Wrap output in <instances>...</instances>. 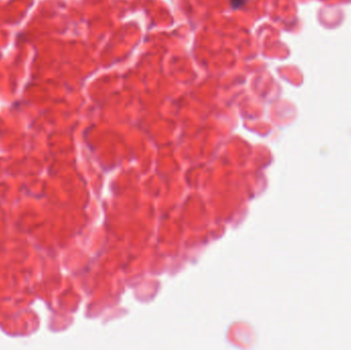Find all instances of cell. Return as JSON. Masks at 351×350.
Segmentation results:
<instances>
[{
    "label": "cell",
    "instance_id": "1",
    "mask_svg": "<svg viewBox=\"0 0 351 350\" xmlns=\"http://www.w3.org/2000/svg\"><path fill=\"white\" fill-rule=\"evenodd\" d=\"M230 2L232 7L237 9V8H240L241 6H244L247 3V0H230Z\"/></svg>",
    "mask_w": 351,
    "mask_h": 350
}]
</instances>
